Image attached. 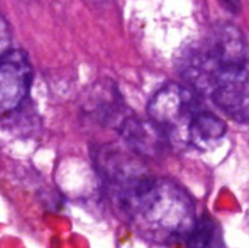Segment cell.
<instances>
[{
  "mask_svg": "<svg viewBox=\"0 0 249 248\" xmlns=\"http://www.w3.org/2000/svg\"><path fill=\"white\" fill-rule=\"evenodd\" d=\"M198 111L197 92L179 83H168L162 86L147 105L150 120L166 132L185 121L190 123Z\"/></svg>",
  "mask_w": 249,
  "mask_h": 248,
  "instance_id": "3957f363",
  "label": "cell"
},
{
  "mask_svg": "<svg viewBox=\"0 0 249 248\" xmlns=\"http://www.w3.org/2000/svg\"><path fill=\"white\" fill-rule=\"evenodd\" d=\"M219 1L231 13H238L241 10V0H219Z\"/></svg>",
  "mask_w": 249,
  "mask_h": 248,
  "instance_id": "8fae6325",
  "label": "cell"
},
{
  "mask_svg": "<svg viewBox=\"0 0 249 248\" xmlns=\"http://www.w3.org/2000/svg\"><path fill=\"white\" fill-rule=\"evenodd\" d=\"M249 47L242 31L232 23H217L200 47L181 58L179 72L197 94L212 96L217 89L249 80Z\"/></svg>",
  "mask_w": 249,
  "mask_h": 248,
  "instance_id": "7a4b0ae2",
  "label": "cell"
},
{
  "mask_svg": "<svg viewBox=\"0 0 249 248\" xmlns=\"http://www.w3.org/2000/svg\"><path fill=\"white\" fill-rule=\"evenodd\" d=\"M210 98L232 120L249 123V80L226 85Z\"/></svg>",
  "mask_w": 249,
  "mask_h": 248,
  "instance_id": "ba28073f",
  "label": "cell"
},
{
  "mask_svg": "<svg viewBox=\"0 0 249 248\" xmlns=\"http://www.w3.org/2000/svg\"><path fill=\"white\" fill-rule=\"evenodd\" d=\"M10 39H12V35H10L9 23H7L6 19L0 15V58H1L7 51H10V50H9V47H10Z\"/></svg>",
  "mask_w": 249,
  "mask_h": 248,
  "instance_id": "30bf717a",
  "label": "cell"
},
{
  "mask_svg": "<svg viewBox=\"0 0 249 248\" xmlns=\"http://www.w3.org/2000/svg\"><path fill=\"white\" fill-rule=\"evenodd\" d=\"M86 115L104 127H121L128 118L125 105L114 85H96L86 98L83 105Z\"/></svg>",
  "mask_w": 249,
  "mask_h": 248,
  "instance_id": "8992f818",
  "label": "cell"
},
{
  "mask_svg": "<svg viewBox=\"0 0 249 248\" xmlns=\"http://www.w3.org/2000/svg\"><path fill=\"white\" fill-rule=\"evenodd\" d=\"M226 132V123L217 115L207 111H198L188 123L190 143L200 151L213 148L214 143L225 137Z\"/></svg>",
  "mask_w": 249,
  "mask_h": 248,
  "instance_id": "52a82bcc",
  "label": "cell"
},
{
  "mask_svg": "<svg viewBox=\"0 0 249 248\" xmlns=\"http://www.w3.org/2000/svg\"><path fill=\"white\" fill-rule=\"evenodd\" d=\"M188 248H225L222 229L210 216H201L185 237Z\"/></svg>",
  "mask_w": 249,
  "mask_h": 248,
  "instance_id": "9c48e42d",
  "label": "cell"
},
{
  "mask_svg": "<svg viewBox=\"0 0 249 248\" xmlns=\"http://www.w3.org/2000/svg\"><path fill=\"white\" fill-rule=\"evenodd\" d=\"M34 72L25 51L10 50L0 58V117L16 111L29 94Z\"/></svg>",
  "mask_w": 249,
  "mask_h": 248,
  "instance_id": "277c9868",
  "label": "cell"
},
{
  "mask_svg": "<svg viewBox=\"0 0 249 248\" xmlns=\"http://www.w3.org/2000/svg\"><path fill=\"white\" fill-rule=\"evenodd\" d=\"M120 134L130 151L139 156L156 158L168 149V132L155 121L128 117L120 127Z\"/></svg>",
  "mask_w": 249,
  "mask_h": 248,
  "instance_id": "5b68a950",
  "label": "cell"
},
{
  "mask_svg": "<svg viewBox=\"0 0 249 248\" xmlns=\"http://www.w3.org/2000/svg\"><path fill=\"white\" fill-rule=\"evenodd\" d=\"M93 1H105V0H93Z\"/></svg>",
  "mask_w": 249,
  "mask_h": 248,
  "instance_id": "7c38bea8",
  "label": "cell"
},
{
  "mask_svg": "<svg viewBox=\"0 0 249 248\" xmlns=\"http://www.w3.org/2000/svg\"><path fill=\"white\" fill-rule=\"evenodd\" d=\"M107 189L123 218L152 243L185 238L197 221L190 194L171 180L146 174Z\"/></svg>",
  "mask_w": 249,
  "mask_h": 248,
  "instance_id": "6da1fadb",
  "label": "cell"
}]
</instances>
